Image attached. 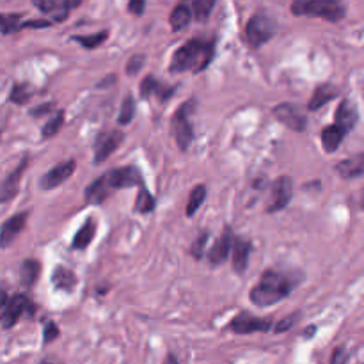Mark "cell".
I'll return each mask as SVG.
<instances>
[{
    "mask_svg": "<svg viewBox=\"0 0 364 364\" xmlns=\"http://www.w3.org/2000/svg\"><path fill=\"white\" fill-rule=\"evenodd\" d=\"M23 14L25 13H0V32L8 36L22 30Z\"/></svg>",
    "mask_w": 364,
    "mask_h": 364,
    "instance_id": "cell-27",
    "label": "cell"
},
{
    "mask_svg": "<svg viewBox=\"0 0 364 364\" xmlns=\"http://www.w3.org/2000/svg\"><path fill=\"white\" fill-rule=\"evenodd\" d=\"M27 166H29V159L25 157V159H22V162L18 163L16 169L13 172H9L4 178V181L0 183V205L11 201L16 196L18 190H20V180H22Z\"/></svg>",
    "mask_w": 364,
    "mask_h": 364,
    "instance_id": "cell-15",
    "label": "cell"
},
{
    "mask_svg": "<svg viewBox=\"0 0 364 364\" xmlns=\"http://www.w3.org/2000/svg\"><path fill=\"white\" fill-rule=\"evenodd\" d=\"M190 22H192V11H190L189 5L178 4L172 9L171 16H169V23H171V29L174 30V32L185 29Z\"/></svg>",
    "mask_w": 364,
    "mask_h": 364,
    "instance_id": "cell-26",
    "label": "cell"
},
{
    "mask_svg": "<svg viewBox=\"0 0 364 364\" xmlns=\"http://www.w3.org/2000/svg\"><path fill=\"white\" fill-rule=\"evenodd\" d=\"M0 137H2V132H0Z\"/></svg>",
    "mask_w": 364,
    "mask_h": 364,
    "instance_id": "cell-47",
    "label": "cell"
},
{
    "mask_svg": "<svg viewBox=\"0 0 364 364\" xmlns=\"http://www.w3.org/2000/svg\"><path fill=\"white\" fill-rule=\"evenodd\" d=\"M155 210V197L146 187H141V192L137 196V201L133 205V212L135 214H150Z\"/></svg>",
    "mask_w": 364,
    "mask_h": 364,
    "instance_id": "cell-30",
    "label": "cell"
},
{
    "mask_svg": "<svg viewBox=\"0 0 364 364\" xmlns=\"http://www.w3.org/2000/svg\"><path fill=\"white\" fill-rule=\"evenodd\" d=\"M34 8H38L41 13L45 14H56L54 22H65L66 18L69 16V11L80 5L78 0H34L32 2Z\"/></svg>",
    "mask_w": 364,
    "mask_h": 364,
    "instance_id": "cell-13",
    "label": "cell"
},
{
    "mask_svg": "<svg viewBox=\"0 0 364 364\" xmlns=\"http://www.w3.org/2000/svg\"><path fill=\"white\" fill-rule=\"evenodd\" d=\"M34 313V306H32V302H30L29 299H27L25 295H14L13 299L8 300V306H5V313L4 317H2V327L4 329H11V327H14L18 323V320L23 317V315H29Z\"/></svg>",
    "mask_w": 364,
    "mask_h": 364,
    "instance_id": "cell-11",
    "label": "cell"
},
{
    "mask_svg": "<svg viewBox=\"0 0 364 364\" xmlns=\"http://www.w3.org/2000/svg\"><path fill=\"white\" fill-rule=\"evenodd\" d=\"M109 38V30H102V32H96V34L89 36H73V41L80 43L82 47L87 48V50H93V48H98L100 45L105 43V39Z\"/></svg>",
    "mask_w": 364,
    "mask_h": 364,
    "instance_id": "cell-31",
    "label": "cell"
},
{
    "mask_svg": "<svg viewBox=\"0 0 364 364\" xmlns=\"http://www.w3.org/2000/svg\"><path fill=\"white\" fill-rule=\"evenodd\" d=\"M339 93H341V89L336 87L334 84H321V86H318L317 89H315L313 96H311V100H309L308 103V109L311 112L318 111V109H321L329 102L338 98Z\"/></svg>",
    "mask_w": 364,
    "mask_h": 364,
    "instance_id": "cell-20",
    "label": "cell"
},
{
    "mask_svg": "<svg viewBox=\"0 0 364 364\" xmlns=\"http://www.w3.org/2000/svg\"><path fill=\"white\" fill-rule=\"evenodd\" d=\"M194 103H183L171 120V132L174 135V141L181 151H187L194 141V128L190 123V111H192Z\"/></svg>",
    "mask_w": 364,
    "mask_h": 364,
    "instance_id": "cell-5",
    "label": "cell"
},
{
    "mask_svg": "<svg viewBox=\"0 0 364 364\" xmlns=\"http://www.w3.org/2000/svg\"><path fill=\"white\" fill-rule=\"evenodd\" d=\"M215 8V0H194L190 5L192 16L196 18L197 22H206L210 18L212 11Z\"/></svg>",
    "mask_w": 364,
    "mask_h": 364,
    "instance_id": "cell-29",
    "label": "cell"
},
{
    "mask_svg": "<svg viewBox=\"0 0 364 364\" xmlns=\"http://www.w3.org/2000/svg\"><path fill=\"white\" fill-rule=\"evenodd\" d=\"M8 300H9L8 293H5V291L0 288V320H2V317H4V313H5V306H8Z\"/></svg>",
    "mask_w": 364,
    "mask_h": 364,
    "instance_id": "cell-44",
    "label": "cell"
},
{
    "mask_svg": "<svg viewBox=\"0 0 364 364\" xmlns=\"http://www.w3.org/2000/svg\"><path fill=\"white\" fill-rule=\"evenodd\" d=\"M159 87H160V82L157 80L153 75H148V77L141 82V98L148 100L151 95H157Z\"/></svg>",
    "mask_w": 364,
    "mask_h": 364,
    "instance_id": "cell-35",
    "label": "cell"
},
{
    "mask_svg": "<svg viewBox=\"0 0 364 364\" xmlns=\"http://www.w3.org/2000/svg\"><path fill=\"white\" fill-rule=\"evenodd\" d=\"M275 30H277V22L269 13L260 11L247 22L245 36H247V41L251 47L260 48L274 38Z\"/></svg>",
    "mask_w": 364,
    "mask_h": 364,
    "instance_id": "cell-4",
    "label": "cell"
},
{
    "mask_svg": "<svg viewBox=\"0 0 364 364\" xmlns=\"http://www.w3.org/2000/svg\"><path fill=\"white\" fill-rule=\"evenodd\" d=\"M208 238H210V233L208 231L199 233V236H197L196 240H194L192 249H190L192 258H196V260H201V258L205 256V247H206V242H208Z\"/></svg>",
    "mask_w": 364,
    "mask_h": 364,
    "instance_id": "cell-36",
    "label": "cell"
},
{
    "mask_svg": "<svg viewBox=\"0 0 364 364\" xmlns=\"http://www.w3.org/2000/svg\"><path fill=\"white\" fill-rule=\"evenodd\" d=\"M39 275H41V263H39L38 260L29 258V260L22 262V265H20V283H22L23 286H34Z\"/></svg>",
    "mask_w": 364,
    "mask_h": 364,
    "instance_id": "cell-24",
    "label": "cell"
},
{
    "mask_svg": "<svg viewBox=\"0 0 364 364\" xmlns=\"http://www.w3.org/2000/svg\"><path fill=\"white\" fill-rule=\"evenodd\" d=\"M96 235V220L95 218H87L86 223L82 224V227L75 233L71 242L73 249H86L93 242Z\"/></svg>",
    "mask_w": 364,
    "mask_h": 364,
    "instance_id": "cell-23",
    "label": "cell"
},
{
    "mask_svg": "<svg viewBox=\"0 0 364 364\" xmlns=\"http://www.w3.org/2000/svg\"><path fill=\"white\" fill-rule=\"evenodd\" d=\"M144 66V56H133L130 57L128 65H126V73L130 77H133L135 73L141 71V68Z\"/></svg>",
    "mask_w": 364,
    "mask_h": 364,
    "instance_id": "cell-38",
    "label": "cell"
},
{
    "mask_svg": "<svg viewBox=\"0 0 364 364\" xmlns=\"http://www.w3.org/2000/svg\"><path fill=\"white\" fill-rule=\"evenodd\" d=\"M146 9V2L144 0H132L128 4V11L133 14H137V16H141L142 13H144Z\"/></svg>",
    "mask_w": 364,
    "mask_h": 364,
    "instance_id": "cell-43",
    "label": "cell"
},
{
    "mask_svg": "<svg viewBox=\"0 0 364 364\" xmlns=\"http://www.w3.org/2000/svg\"><path fill=\"white\" fill-rule=\"evenodd\" d=\"M334 121L336 126H339V128L345 130L347 133L352 132L354 126L357 124V121H359V111H357L356 103L348 98L341 100V103L336 109Z\"/></svg>",
    "mask_w": 364,
    "mask_h": 364,
    "instance_id": "cell-17",
    "label": "cell"
},
{
    "mask_svg": "<svg viewBox=\"0 0 364 364\" xmlns=\"http://www.w3.org/2000/svg\"><path fill=\"white\" fill-rule=\"evenodd\" d=\"M302 275L284 274L279 270H265L256 283V286L251 290L249 299L256 308H270L277 304L283 299H286L291 291L295 290Z\"/></svg>",
    "mask_w": 364,
    "mask_h": 364,
    "instance_id": "cell-1",
    "label": "cell"
},
{
    "mask_svg": "<svg viewBox=\"0 0 364 364\" xmlns=\"http://www.w3.org/2000/svg\"><path fill=\"white\" fill-rule=\"evenodd\" d=\"M57 338H59V327H57L56 321H48V323H45L43 345H48V343L56 341Z\"/></svg>",
    "mask_w": 364,
    "mask_h": 364,
    "instance_id": "cell-37",
    "label": "cell"
},
{
    "mask_svg": "<svg viewBox=\"0 0 364 364\" xmlns=\"http://www.w3.org/2000/svg\"><path fill=\"white\" fill-rule=\"evenodd\" d=\"M56 109V103H43V105H39V107L36 109H30V116L32 117H39V116H45V114H48V112H52Z\"/></svg>",
    "mask_w": 364,
    "mask_h": 364,
    "instance_id": "cell-41",
    "label": "cell"
},
{
    "mask_svg": "<svg viewBox=\"0 0 364 364\" xmlns=\"http://www.w3.org/2000/svg\"><path fill=\"white\" fill-rule=\"evenodd\" d=\"M163 364H180V363H178L174 354H169V356L166 357V361H163Z\"/></svg>",
    "mask_w": 364,
    "mask_h": 364,
    "instance_id": "cell-46",
    "label": "cell"
},
{
    "mask_svg": "<svg viewBox=\"0 0 364 364\" xmlns=\"http://www.w3.org/2000/svg\"><path fill=\"white\" fill-rule=\"evenodd\" d=\"M54 20H23L22 23V30L23 29H43V27H50L54 25Z\"/></svg>",
    "mask_w": 364,
    "mask_h": 364,
    "instance_id": "cell-40",
    "label": "cell"
},
{
    "mask_svg": "<svg viewBox=\"0 0 364 364\" xmlns=\"http://www.w3.org/2000/svg\"><path fill=\"white\" fill-rule=\"evenodd\" d=\"M206 194H208L206 185L201 183L197 185V187H194V190L189 196V203H187V210H185V215H187V217H194V215L197 214V210H199L203 206V203H205Z\"/></svg>",
    "mask_w": 364,
    "mask_h": 364,
    "instance_id": "cell-28",
    "label": "cell"
},
{
    "mask_svg": "<svg viewBox=\"0 0 364 364\" xmlns=\"http://www.w3.org/2000/svg\"><path fill=\"white\" fill-rule=\"evenodd\" d=\"M27 218H29V214L20 212V214L13 215L2 224V227H0V249H8L9 245H13V242L20 236V233L25 229Z\"/></svg>",
    "mask_w": 364,
    "mask_h": 364,
    "instance_id": "cell-14",
    "label": "cell"
},
{
    "mask_svg": "<svg viewBox=\"0 0 364 364\" xmlns=\"http://www.w3.org/2000/svg\"><path fill=\"white\" fill-rule=\"evenodd\" d=\"M345 135H347V132L339 128V126H336V124H329V126H326V128L321 130V133H320L323 150H326L327 153H334L339 146H341Z\"/></svg>",
    "mask_w": 364,
    "mask_h": 364,
    "instance_id": "cell-21",
    "label": "cell"
},
{
    "mask_svg": "<svg viewBox=\"0 0 364 364\" xmlns=\"http://www.w3.org/2000/svg\"><path fill=\"white\" fill-rule=\"evenodd\" d=\"M348 363V354L347 350L343 347L336 348L334 352H332V359H330V364H347Z\"/></svg>",
    "mask_w": 364,
    "mask_h": 364,
    "instance_id": "cell-42",
    "label": "cell"
},
{
    "mask_svg": "<svg viewBox=\"0 0 364 364\" xmlns=\"http://www.w3.org/2000/svg\"><path fill=\"white\" fill-rule=\"evenodd\" d=\"M133 116H135V100H133L132 95H128L126 98L123 100V103H121L117 124H123V126H126V124L132 123Z\"/></svg>",
    "mask_w": 364,
    "mask_h": 364,
    "instance_id": "cell-33",
    "label": "cell"
},
{
    "mask_svg": "<svg viewBox=\"0 0 364 364\" xmlns=\"http://www.w3.org/2000/svg\"><path fill=\"white\" fill-rule=\"evenodd\" d=\"M233 240H235V235H233V231L229 227H226L223 236H220V238L212 245L210 251H208V256H206L208 258V262H210L214 266L223 265L227 258H229V254H231Z\"/></svg>",
    "mask_w": 364,
    "mask_h": 364,
    "instance_id": "cell-16",
    "label": "cell"
},
{
    "mask_svg": "<svg viewBox=\"0 0 364 364\" xmlns=\"http://www.w3.org/2000/svg\"><path fill=\"white\" fill-rule=\"evenodd\" d=\"M274 116L293 132H304L308 128V116L295 103H279L274 107Z\"/></svg>",
    "mask_w": 364,
    "mask_h": 364,
    "instance_id": "cell-7",
    "label": "cell"
},
{
    "mask_svg": "<svg viewBox=\"0 0 364 364\" xmlns=\"http://www.w3.org/2000/svg\"><path fill=\"white\" fill-rule=\"evenodd\" d=\"M123 141L124 133L121 132V130H111V132L100 133L98 137L95 139V144H93V150H95V159H93V162H95L96 166L105 162V160L123 144Z\"/></svg>",
    "mask_w": 364,
    "mask_h": 364,
    "instance_id": "cell-8",
    "label": "cell"
},
{
    "mask_svg": "<svg viewBox=\"0 0 364 364\" xmlns=\"http://www.w3.org/2000/svg\"><path fill=\"white\" fill-rule=\"evenodd\" d=\"M102 180L111 192H116L120 189H132V187H144L142 172L133 166L112 169V171L102 174Z\"/></svg>",
    "mask_w": 364,
    "mask_h": 364,
    "instance_id": "cell-6",
    "label": "cell"
},
{
    "mask_svg": "<svg viewBox=\"0 0 364 364\" xmlns=\"http://www.w3.org/2000/svg\"><path fill=\"white\" fill-rule=\"evenodd\" d=\"M30 98H32V89L29 84H14L11 95H9V102L16 103V105H23Z\"/></svg>",
    "mask_w": 364,
    "mask_h": 364,
    "instance_id": "cell-34",
    "label": "cell"
},
{
    "mask_svg": "<svg viewBox=\"0 0 364 364\" xmlns=\"http://www.w3.org/2000/svg\"><path fill=\"white\" fill-rule=\"evenodd\" d=\"M75 168H77V163L75 160H68V162H62L56 168L48 169L43 176H41V180H39V187L43 190H52L57 189L59 185L65 183L66 180H69L75 172Z\"/></svg>",
    "mask_w": 364,
    "mask_h": 364,
    "instance_id": "cell-12",
    "label": "cell"
},
{
    "mask_svg": "<svg viewBox=\"0 0 364 364\" xmlns=\"http://www.w3.org/2000/svg\"><path fill=\"white\" fill-rule=\"evenodd\" d=\"M291 197H293V180L290 176H279L272 183V199L266 206V212L274 214V212L284 210L290 205Z\"/></svg>",
    "mask_w": 364,
    "mask_h": 364,
    "instance_id": "cell-10",
    "label": "cell"
},
{
    "mask_svg": "<svg viewBox=\"0 0 364 364\" xmlns=\"http://www.w3.org/2000/svg\"><path fill=\"white\" fill-rule=\"evenodd\" d=\"M227 329L235 334H253V332H266L272 329L270 318H258L249 313H240L229 321Z\"/></svg>",
    "mask_w": 364,
    "mask_h": 364,
    "instance_id": "cell-9",
    "label": "cell"
},
{
    "mask_svg": "<svg viewBox=\"0 0 364 364\" xmlns=\"http://www.w3.org/2000/svg\"><path fill=\"white\" fill-rule=\"evenodd\" d=\"M290 9L295 16L323 18L327 22H339L345 18V8L336 0H299Z\"/></svg>",
    "mask_w": 364,
    "mask_h": 364,
    "instance_id": "cell-3",
    "label": "cell"
},
{
    "mask_svg": "<svg viewBox=\"0 0 364 364\" xmlns=\"http://www.w3.org/2000/svg\"><path fill=\"white\" fill-rule=\"evenodd\" d=\"M297 320H299V315H290V317H286L284 320L279 321L277 326H275L274 332L275 334H279V332H286V330H290L291 327L295 326Z\"/></svg>",
    "mask_w": 364,
    "mask_h": 364,
    "instance_id": "cell-39",
    "label": "cell"
},
{
    "mask_svg": "<svg viewBox=\"0 0 364 364\" xmlns=\"http://www.w3.org/2000/svg\"><path fill=\"white\" fill-rule=\"evenodd\" d=\"M77 274L73 272L68 266H56L52 272V286L56 288L57 291H65V293H71L77 288Z\"/></svg>",
    "mask_w": 364,
    "mask_h": 364,
    "instance_id": "cell-19",
    "label": "cell"
},
{
    "mask_svg": "<svg viewBox=\"0 0 364 364\" xmlns=\"http://www.w3.org/2000/svg\"><path fill=\"white\" fill-rule=\"evenodd\" d=\"M336 171L345 180L359 178L364 171V157L363 155H357V157H352V159L341 160L339 163H336Z\"/></svg>",
    "mask_w": 364,
    "mask_h": 364,
    "instance_id": "cell-22",
    "label": "cell"
},
{
    "mask_svg": "<svg viewBox=\"0 0 364 364\" xmlns=\"http://www.w3.org/2000/svg\"><path fill=\"white\" fill-rule=\"evenodd\" d=\"M215 56V41L214 39L194 38L189 39L183 47L172 54L169 71L171 73H201L205 71Z\"/></svg>",
    "mask_w": 364,
    "mask_h": 364,
    "instance_id": "cell-2",
    "label": "cell"
},
{
    "mask_svg": "<svg viewBox=\"0 0 364 364\" xmlns=\"http://www.w3.org/2000/svg\"><path fill=\"white\" fill-rule=\"evenodd\" d=\"M62 124H65V112L57 111L56 114L52 116V120L45 124L43 130H41V137L43 139L56 137L57 133L60 132V128H62Z\"/></svg>",
    "mask_w": 364,
    "mask_h": 364,
    "instance_id": "cell-32",
    "label": "cell"
},
{
    "mask_svg": "<svg viewBox=\"0 0 364 364\" xmlns=\"http://www.w3.org/2000/svg\"><path fill=\"white\" fill-rule=\"evenodd\" d=\"M233 270L238 275H244L249 265V256H251V242L242 238V236H235L233 240Z\"/></svg>",
    "mask_w": 364,
    "mask_h": 364,
    "instance_id": "cell-18",
    "label": "cell"
},
{
    "mask_svg": "<svg viewBox=\"0 0 364 364\" xmlns=\"http://www.w3.org/2000/svg\"><path fill=\"white\" fill-rule=\"evenodd\" d=\"M109 196H112L111 190L107 189V185L103 183L102 176L96 178L93 183L86 189V203L87 205H102L109 199Z\"/></svg>",
    "mask_w": 364,
    "mask_h": 364,
    "instance_id": "cell-25",
    "label": "cell"
},
{
    "mask_svg": "<svg viewBox=\"0 0 364 364\" xmlns=\"http://www.w3.org/2000/svg\"><path fill=\"white\" fill-rule=\"evenodd\" d=\"M38 364H62V363H60V361L57 359V357H54V356H48V357H43V359L39 361Z\"/></svg>",
    "mask_w": 364,
    "mask_h": 364,
    "instance_id": "cell-45",
    "label": "cell"
}]
</instances>
